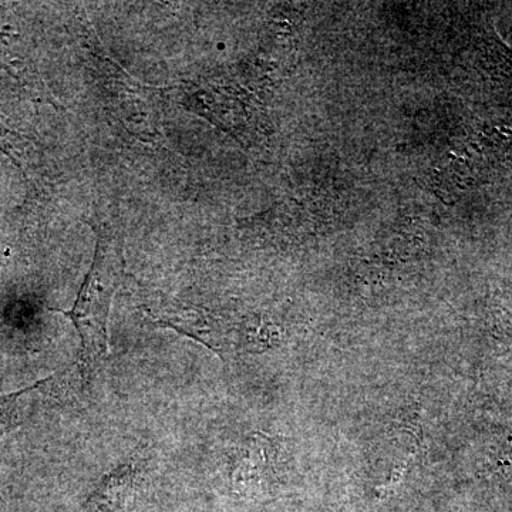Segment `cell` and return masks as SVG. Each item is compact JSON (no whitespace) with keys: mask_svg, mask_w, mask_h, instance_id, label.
<instances>
[{"mask_svg":"<svg viewBox=\"0 0 512 512\" xmlns=\"http://www.w3.org/2000/svg\"><path fill=\"white\" fill-rule=\"evenodd\" d=\"M276 448L264 434H255L242 448L235 468V485L242 491H258L275 473Z\"/></svg>","mask_w":512,"mask_h":512,"instance_id":"7a4b0ae2","label":"cell"},{"mask_svg":"<svg viewBox=\"0 0 512 512\" xmlns=\"http://www.w3.org/2000/svg\"><path fill=\"white\" fill-rule=\"evenodd\" d=\"M28 392L8 394L0 396V437L5 436L10 430L15 429L20 424L19 399Z\"/></svg>","mask_w":512,"mask_h":512,"instance_id":"277c9868","label":"cell"},{"mask_svg":"<svg viewBox=\"0 0 512 512\" xmlns=\"http://www.w3.org/2000/svg\"><path fill=\"white\" fill-rule=\"evenodd\" d=\"M113 251L99 239L92 269L86 276L77 301L70 311L53 309L73 320L82 339L83 360L87 366L96 365L106 355L107 319L119 282V268Z\"/></svg>","mask_w":512,"mask_h":512,"instance_id":"6da1fadb","label":"cell"},{"mask_svg":"<svg viewBox=\"0 0 512 512\" xmlns=\"http://www.w3.org/2000/svg\"><path fill=\"white\" fill-rule=\"evenodd\" d=\"M134 471L131 466L120 467L119 470L104 478L103 483L89 501L92 512H111L124 503L133 487Z\"/></svg>","mask_w":512,"mask_h":512,"instance_id":"3957f363","label":"cell"}]
</instances>
